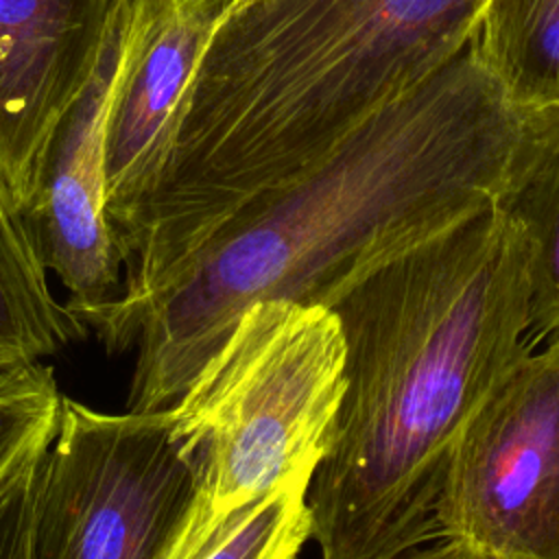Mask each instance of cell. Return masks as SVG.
<instances>
[{"label":"cell","mask_w":559,"mask_h":559,"mask_svg":"<svg viewBox=\"0 0 559 559\" xmlns=\"http://www.w3.org/2000/svg\"><path fill=\"white\" fill-rule=\"evenodd\" d=\"M515 127L469 41L247 199L144 308L129 411L173 406L258 301L328 306L358 275L493 203Z\"/></svg>","instance_id":"6da1fadb"},{"label":"cell","mask_w":559,"mask_h":559,"mask_svg":"<svg viewBox=\"0 0 559 559\" xmlns=\"http://www.w3.org/2000/svg\"><path fill=\"white\" fill-rule=\"evenodd\" d=\"M531 240L489 203L352 280L330 304L345 391L310 489L321 559H397L439 535L461 432L528 352Z\"/></svg>","instance_id":"7a4b0ae2"},{"label":"cell","mask_w":559,"mask_h":559,"mask_svg":"<svg viewBox=\"0 0 559 559\" xmlns=\"http://www.w3.org/2000/svg\"><path fill=\"white\" fill-rule=\"evenodd\" d=\"M487 0H242L216 24L131 245L170 275L247 199L450 63Z\"/></svg>","instance_id":"3957f363"},{"label":"cell","mask_w":559,"mask_h":559,"mask_svg":"<svg viewBox=\"0 0 559 559\" xmlns=\"http://www.w3.org/2000/svg\"><path fill=\"white\" fill-rule=\"evenodd\" d=\"M345 391L332 308L258 301L170 406L175 435L216 513L280 489H310Z\"/></svg>","instance_id":"277c9868"},{"label":"cell","mask_w":559,"mask_h":559,"mask_svg":"<svg viewBox=\"0 0 559 559\" xmlns=\"http://www.w3.org/2000/svg\"><path fill=\"white\" fill-rule=\"evenodd\" d=\"M197 493L170 406L114 415L63 395L35 500L33 559H162Z\"/></svg>","instance_id":"5b68a950"},{"label":"cell","mask_w":559,"mask_h":559,"mask_svg":"<svg viewBox=\"0 0 559 559\" xmlns=\"http://www.w3.org/2000/svg\"><path fill=\"white\" fill-rule=\"evenodd\" d=\"M437 526L485 559H559V332L522 354L467 421Z\"/></svg>","instance_id":"8992f818"},{"label":"cell","mask_w":559,"mask_h":559,"mask_svg":"<svg viewBox=\"0 0 559 559\" xmlns=\"http://www.w3.org/2000/svg\"><path fill=\"white\" fill-rule=\"evenodd\" d=\"M131 2L96 74L61 118L39 175L26 223L46 271L68 290V308L87 325L124 284V266L107 218L105 124L127 57Z\"/></svg>","instance_id":"52a82bcc"},{"label":"cell","mask_w":559,"mask_h":559,"mask_svg":"<svg viewBox=\"0 0 559 559\" xmlns=\"http://www.w3.org/2000/svg\"><path fill=\"white\" fill-rule=\"evenodd\" d=\"M131 0H0V175L26 214L46 153Z\"/></svg>","instance_id":"ba28073f"},{"label":"cell","mask_w":559,"mask_h":559,"mask_svg":"<svg viewBox=\"0 0 559 559\" xmlns=\"http://www.w3.org/2000/svg\"><path fill=\"white\" fill-rule=\"evenodd\" d=\"M221 13L179 0H131L129 41L105 124L107 218L118 251L164 170L181 105Z\"/></svg>","instance_id":"9c48e42d"},{"label":"cell","mask_w":559,"mask_h":559,"mask_svg":"<svg viewBox=\"0 0 559 559\" xmlns=\"http://www.w3.org/2000/svg\"><path fill=\"white\" fill-rule=\"evenodd\" d=\"M531 240V332H559V107L518 111L493 201Z\"/></svg>","instance_id":"30bf717a"},{"label":"cell","mask_w":559,"mask_h":559,"mask_svg":"<svg viewBox=\"0 0 559 559\" xmlns=\"http://www.w3.org/2000/svg\"><path fill=\"white\" fill-rule=\"evenodd\" d=\"M472 41L515 111L559 107V0H487Z\"/></svg>","instance_id":"8fae6325"},{"label":"cell","mask_w":559,"mask_h":559,"mask_svg":"<svg viewBox=\"0 0 559 559\" xmlns=\"http://www.w3.org/2000/svg\"><path fill=\"white\" fill-rule=\"evenodd\" d=\"M85 336V323L48 286L26 216L0 175V345L46 358Z\"/></svg>","instance_id":"7c38bea8"},{"label":"cell","mask_w":559,"mask_h":559,"mask_svg":"<svg viewBox=\"0 0 559 559\" xmlns=\"http://www.w3.org/2000/svg\"><path fill=\"white\" fill-rule=\"evenodd\" d=\"M312 537L306 489H280L216 513L199 491L162 559H295Z\"/></svg>","instance_id":"4fadbf2b"},{"label":"cell","mask_w":559,"mask_h":559,"mask_svg":"<svg viewBox=\"0 0 559 559\" xmlns=\"http://www.w3.org/2000/svg\"><path fill=\"white\" fill-rule=\"evenodd\" d=\"M61 400L50 365L0 345V485L35 443L57 432Z\"/></svg>","instance_id":"5bb4252c"},{"label":"cell","mask_w":559,"mask_h":559,"mask_svg":"<svg viewBox=\"0 0 559 559\" xmlns=\"http://www.w3.org/2000/svg\"><path fill=\"white\" fill-rule=\"evenodd\" d=\"M52 437L35 443L0 485V559H33L35 500Z\"/></svg>","instance_id":"9a60e30c"},{"label":"cell","mask_w":559,"mask_h":559,"mask_svg":"<svg viewBox=\"0 0 559 559\" xmlns=\"http://www.w3.org/2000/svg\"><path fill=\"white\" fill-rule=\"evenodd\" d=\"M397 559H485V557L463 542L443 537L441 542L430 544L426 548L417 546V550L413 548V550L400 555Z\"/></svg>","instance_id":"2e32d148"},{"label":"cell","mask_w":559,"mask_h":559,"mask_svg":"<svg viewBox=\"0 0 559 559\" xmlns=\"http://www.w3.org/2000/svg\"><path fill=\"white\" fill-rule=\"evenodd\" d=\"M179 2H186V4H199V7H207V9H214L216 13H221V17L236 4V0H179Z\"/></svg>","instance_id":"e0dca14e"}]
</instances>
